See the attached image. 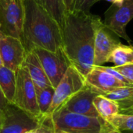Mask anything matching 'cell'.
Instances as JSON below:
<instances>
[{
    "label": "cell",
    "mask_w": 133,
    "mask_h": 133,
    "mask_svg": "<svg viewBox=\"0 0 133 133\" xmlns=\"http://www.w3.org/2000/svg\"><path fill=\"white\" fill-rule=\"evenodd\" d=\"M16 75V88L11 104L35 118H42L37 103V91L27 71L22 65Z\"/></svg>",
    "instance_id": "4"
},
{
    "label": "cell",
    "mask_w": 133,
    "mask_h": 133,
    "mask_svg": "<svg viewBox=\"0 0 133 133\" xmlns=\"http://www.w3.org/2000/svg\"><path fill=\"white\" fill-rule=\"evenodd\" d=\"M23 66L27 71L37 92L48 87H52L38 58L33 51L27 52Z\"/></svg>",
    "instance_id": "14"
},
{
    "label": "cell",
    "mask_w": 133,
    "mask_h": 133,
    "mask_svg": "<svg viewBox=\"0 0 133 133\" xmlns=\"http://www.w3.org/2000/svg\"><path fill=\"white\" fill-rule=\"evenodd\" d=\"M2 121H3V111L0 109V127L2 124Z\"/></svg>",
    "instance_id": "28"
},
{
    "label": "cell",
    "mask_w": 133,
    "mask_h": 133,
    "mask_svg": "<svg viewBox=\"0 0 133 133\" xmlns=\"http://www.w3.org/2000/svg\"><path fill=\"white\" fill-rule=\"evenodd\" d=\"M31 51L38 58L52 87L55 89L71 65L63 50L52 52L42 48H35Z\"/></svg>",
    "instance_id": "9"
},
{
    "label": "cell",
    "mask_w": 133,
    "mask_h": 133,
    "mask_svg": "<svg viewBox=\"0 0 133 133\" xmlns=\"http://www.w3.org/2000/svg\"><path fill=\"white\" fill-rule=\"evenodd\" d=\"M118 72H119L129 83L133 85V63L126 64L121 66L113 67Z\"/></svg>",
    "instance_id": "24"
},
{
    "label": "cell",
    "mask_w": 133,
    "mask_h": 133,
    "mask_svg": "<svg viewBox=\"0 0 133 133\" xmlns=\"http://www.w3.org/2000/svg\"><path fill=\"white\" fill-rule=\"evenodd\" d=\"M22 43L27 51L35 48L52 52L62 50L60 24L34 0H24Z\"/></svg>",
    "instance_id": "2"
},
{
    "label": "cell",
    "mask_w": 133,
    "mask_h": 133,
    "mask_svg": "<svg viewBox=\"0 0 133 133\" xmlns=\"http://www.w3.org/2000/svg\"><path fill=\"white\" fill-rule=\"evenodd\" d=\"M61 26L67 12L63 0H34Z\"/></svg>",
    "instance_id": "18"
},
{
    "label": "cell",
    "mask_w": 133,
    "mask_h": 133,
    "mask_svg": "<svg viewBox=\"0 0 133 133\" xmlns=\"http://www.w3.org/2000/svg\"><path fill=\"white\" fill-rule=\"evenodd\" d=\"M122 132L133 133V114H118L105 120Z\"/></svg>",
    "instance_id": "20"
},
{
    "label": "cell",
    "mask_w": 133,
    "mask_h": 133,
    "mask_svg": "<svg viewBox=\"0 0 133 133\" xmlns=\"http://www.w3.org/2000/svg\"><path fill=\"white\" fill-rule=\"evenodd\" d=\"M103 96L117 102L119 107L118 114H133V87L120 88Z\"/></svg>",
    "instance_id": "15"
},
{
    "label": "cell",
    "mask_w": 133,
    "mask_h": 133,
    "mask_svg": "<svg viewBox=\"0 0 133 133\" xmlns=\"http://www.w3.org/2000/svg\"><path fill=\"white\" fill-rule=\"evenodd\" d=\"M100 133H122L119 131L118 129H116L114 126H113L111 124L107 122L105 120H103L101 130Z\"/></svg>",
    "instance_id": "25"
},
{
    "label": "cell",
    "mask_w": 133,
    "mask_h": 133,
    "mask_svg": "<svg viewBox=\"0 0 133 133\" xmlns=\"http://www.w3.org/2000/svg\"><path fill=\"white\" fill-rule=\"evenodd\" d=\"M55 130L66 133H100L103 119L68 111L61 108L49 117Z\"/></svg>",
    "instance_id": "3"
},
{
    "label": "cell",
    "mask_w": 133,
    "mask_h": 133,
    "mask_svg": "<svg viewBox=\"0 0 133 133\" xmlns=\"http://www.w3.org/2000/svg\"><path fill=\"white\" fill-rule=\"evenodd\" d=\"M121 44L119 37L102 22L96 30L94 41V66H103L114 49Z\"/></svg>",
    "instance_id": "10"
},
{
    "label": "cell",
    "mask_w": 133,
    "mask_h": 133,
    "mask_svg": "<svg viewBox=\"0 0 133 133\" xmlns=\"http://www.w3.org/2000/svg\"><path fill=\"white\" fill-rule=\"evenodd\" d=\"M102 22L91 12L67 11L60 26L62 50L70 65L84 77L94 67L95 36Z\"/></svg>",
    "instance_id": "1"
},
{
    "label": "cell",
    "mask_w": 133,
    "mask_h": 133,
    "mask_svg": "<svg viewBox=\"0 0 133 133\" xmlns=\"http://www.w3.org/2000/svg\"><path fill=\"white\" fill-rule=\"evenodd\" d=\"M16 75L13 70L2 66L0 68V90L7 103H12L15 88Z\"/></svg>",
    "instance_id": "16"
},
{
    "label": "cell",
    "mask_w": 133,
    "mask_h": 133,
    "mask_svg": "<svg viewBox=\"0 0 133 133\" xmlns=\"http://www.w3.org/2000/svg\"><path fill=\"white\" fill-rule=\"evenodd\" d=\"M3 111V121L0 133H25L36 128L42 119L22 111L14 104L7 103Z\"/></svg>",
    "instance_id": "8"
},
{
    "label": "cell",
    "mask_w": 133,
    "mask_h": 133,
    "mask_svg": "<svg viewBox=\"0 0 133 133\" xmlns=\"http://www.w3.org/2000/svg\"><path fill=\"white\" fill-rule=\"evenodd\" d=\"M108 62H112L114 66H121L133 63V46L125 45L122 43L117 46L111 54Z\"/></svg>",
    "instance_id": "19"
},
{
    "label": "cell",
    "mask_w": 133,
    "mask_h": 133,
    "mask_svg": "<svg viewBox=\"0 0 133 133\" xmlns=\"http://www.w3.org/2000/svg\"><path fill=\"white\" fill-rule=\"evenodd\" d=\"M66 8L67 11H72L73 9V5H74V0H63Z\"/></svg>",
    "instance_id": "26"
},
{
    "label": "cell",
    "mask_w": 133,
    "mask_h": 133,
    "mask_svg": "<svg viewBox=\"0 0 133 133\" xmlns=\"http://www.w3.org/2000/svg\"><path fill=\"white\" fill-rule=\"evenodd\" d=\"M132 46H133V44H132Z\"/></svg>",
    "instance_id": "32"
},
{
    "label": "cell",
    "mask_w": 133,
    "mask_h": 133,
    "mask_svg": "<svg viewBox=\"0 0 133 133\" xmlns=\"http://www.w3.org/2000/svg\"><path fill=\"white\" fill-rule=\"evenodd\" d=\"M0 54L3 66L16 72L24 64L27 51L20 39L3 35L0 38Z\"/></svg>",
    "instance_id": "11"
},
{
    "label": "cell",
    "mask_w": 133,
    "mask_h": 133,
    "mask_svg": "<svg viewBox=\"0 0 133 133\" xmlns=\"http://www.w3.org/2000/svg\"><path fill=\"white\" fill-rule=\"evenodd\" d=\"M2 36H3V34H2V33L1 32V30H0V38H1V37H2Z\"/></svg>",
    "instance_id": "31"
},
{
    "label": "cell",
    "mask_w": 133,
    "mask_h": 133,
    "mask_svg": "<svg viewBox=\"0 0 133 133\" xmlns=\"http://www.w3.org/2000/svg\"><path fill=\"white\" fill-rule=\"evenodd\" d=\"M24 0H0V30L5 36L22 40Z\"/></svg>",
    "instance_id": "6"
},
{
    "label": "cell",
    "mask_w": 133,
    "mask_h": 133,
    "mask_svg": "<svg viewBox=\"0 0 133 133\" xmlns=\"http://www.w3.org/2000/svg\"><path fill=\"white\" fill-rule=\"evenodd\" d=\"M93 105L99 116L103 120H107L119 113V107L117 102L103 95H98L94 98Z\"/></svg>",
    "instance_id": "17"
},
{
    "label": "cell",
    "mask_w": 133,
    "mask_h": 133,
    "mask_svg": "<svg viewBox=\"0 0 133 133\" xmlns=\"http://www.w3.org/2000/svg\"><path fill=\"white\" fill-rule=\"evenodd\" d=\"M133 19V0H118L112 3L104 14L103 24L119 37L132 41L126 33V26Z\"/></svg>",
    "instance_id": "7"
},
{
    "label": "cell",
    "mask_w": 133,
    "mask_h": 133,
    "mask_svg": "<svg viewBox=\"0 0 133 133\" xmlns=\"http://www.w3.org/2000/svg\"><path fill=\"white\" fill-rule=\"evenodd\" d=\"M54 94V88L48 87L37 92V103L40 114L42 117L45 116L52 104Z\"/></svg>",
    "instance_id": "21"
},
{
    "label": "cell",
    "mask_w": 133,
    "mask_h": 133,
    "mask_svg": "<svg viewBox=\"0 0 133 133\" xmlns=\"http://www.w3.org/2000/svg\"><path fill=\"white\" fill-rule=\"evenodd\" d=\"M101 0H74L72 11L90 12V9L97 2Z\"/></svg>",
    "instance_id": "23"
},
{
    "label": "cell",
    "mask_w": 133,
    "mask_h": 133,
    "mask_svg": "<svg viewBox=\"0 0 133 133\" xmlns=\"http://www.w3.org/2000/svg\"><path fill=\"white\" fill-rule=\"evenodd\" d=\"M25 133H55V129L49 117H43L39 125Z\"/></svg>",
    "instance_id": "22"
},
{
    "label": "cell",
    "mask_w": 133,
    "mask_h": 133,
    "mask_svg": "<svg viewBox=\"0 0 133 133\" xmlns=\"http://www.w3.org/2000/svg\"><path fill=\"white\" fill-rule=\"evenodd\" d=\"M98 95L100 94L94 89L85 83V87L71 97L62 108H64L72 113L100 118L93 105V100Z\"/></svg>",
    "instance_id": "12"
},
{
    "label": "cell",
    "mask_w": 133,
    "mask_h": 133,
    "mask_svg": "<svg viewBox=\"0 0 133 133\" xmlns=\"http://www.w3.org/2000/svg\"><path fill=\"white\" fill-rule=\"evenodd\" d=\"M6 104H7V101H5V97H4V96H3L1 90H0V109L2 110V109L5 107Z\"/></svg>",
    "instance_id": "27"
},
{
    "label": "cell",
    "mask_w": 133,
    "mask_h": 133,
    "mask_svg": "<svg viewBox=\"0 0 133 133\" xmlns=\"http://www.w3.org/2000/svg\"><path fill=\"white\" fill-rule=\"evenodd\" d=\"M55 133H66L63 131H59V130H55Z\"/></svg>",
    "instance_id": "30"
},
{
    "label": "cell",
    "mask_w": 133,
    "mask_h": 133,
    "mask_svg": "<svg viewBox=\"0 0 133 133\" xmlns=\"http://www.w3.org/2000/svg\"><path fill=\"white\" fill-rule=\"evenodd\" d=\"M85 85V77L72 65L67 69L63 78L54 89V94L50 108L44 117H49L61 108L71 97Z\"/></svg>",
    "instance_id": "5"
},
{
    "label": "cell",
    "mask_w": 133,
    "mask_h": 133,
    "mask_svg": "<svg viewBox=\"0 0 133 133\" xmlns=\"http://www.w3.org/2000/svg\"><path fill=\"white\" fill-rule=\"evenodd\" d=\"M85 80L87 85L103 96L118 89L129 87L114 76L96 66L85 77Z\"/></svg>",
    "instance_id": "13"
},
{
    "label": "cell",
    "mask_w": 133,
    "mask_h": 133,
    "mask_svg": "<svg viewBox=\"0 0 133 133\" xmlns=\"http://www.w3.org/2000/svg\"><path fill=\"white\" fill-rule=\"evenodd\" d=\"M3 66V62H2V56H1V54H0V68Z\"/></svg>",
    "instance_id": "29"
}]
</instances>
